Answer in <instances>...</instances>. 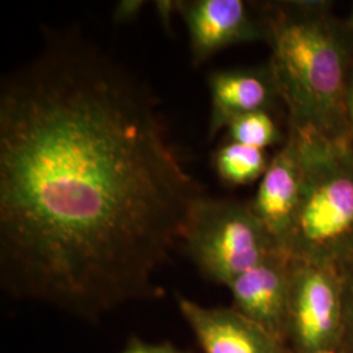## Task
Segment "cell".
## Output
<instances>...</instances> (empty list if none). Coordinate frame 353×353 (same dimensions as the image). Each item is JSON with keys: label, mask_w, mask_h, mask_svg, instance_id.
Here are the masks:
<instances>
[{"label": "cell", "mask_w": 353, "mask_h": 353, "mask_svg": "<svg viewBox=\"0 0 353 353\" xmlns=\"http://www.w3.org/2000/svg\"><path fill=\"white\" fill-rule=\"evenodd\" d=\"M303 189V166L297 141L292 131L271 156L265 174L259 179L250 208L279 249L288 252L292 229L299 211Z\"/></svg>", "instance_id": "7"}, {"label": "cell", "mask_w": 353, "mask_h": 353, "mask_svg": "<svg viewBox=\"0 0 353 353\" xmlns=\"http://www.w3.org/2000/svg\"><path fill=\"white\" fill-rule=\"evenodd\" d=\"M344 303V331L341 351L353 353V256L341 267Z\"/></svg>", "instance_id": "13"}, {"label": "cell", "mask_w": 353, "mask_h": 353, "mask_svg": "<svg viewBox=\"0 0 353 353\" xmlns=\"http://www.w3.org/2000/svg\"><path fill=\"white\" fill-rule=\"evenodd\" d=\"M344 23H345V26L353 32V3L352 6H351V10H350V12H348V16L345 17V20H344Z\"/></svg>", "instance_id": "18"}, {"label": "cell", "mask_w": 353, "mask_h": 353, "mask_svg": "<svg viewBox=\"0 0 353 353\" xmlns=\"http://www.w3.org/2000/svg\"><path fill=\"white\" fill-rule=\"evenodd\" d=\"M287 353H290V352H288V351H287ZM316 353H344V352H343V351H341V350H332V351H323V352H316Z\"/></svg>", "instance_id": "19"}, {"label": "cell", "mask_w": 353, "mask_h": 353, "mask_svg": "<svg viewBox=\"0 0 353 353\" xmlns=\"http://www.w3.org/2000/svg\"><path fill=\"white\" fill-rule=\"evenodd\" d=\"M293 132L303 166V189L288 254L339 267L353 256V145L313 130Z\"/></svg>", "instance_id": "3"}, {"label": "cell", "mask_w": 353, "mask_h": 353, "mask_svg": "<svg viewBox=\"0 0 353 353\" xmlns=\"http://www.w3.org/2000/svg\"><path fill=\"white\" fill-rule=\"evenodd\" d=\"M150 87L79 30L46 29L0 85V284L94 322L151 297L203 194Z\"/></svg>", "instance_id": "1"}, {"label": "cell", "mask_w": 353, "mask_h": 353, "mask_svg": "<svg viewBox=\"0 0 353 353\" xmlns=\"http://www.w3.org/2000/svg\"><path fill=\"white\" fill-rule=\"evenodd\" d=\"M323 0L261 6L268 63L288 112V127L348 139L344 94L353 68V32Z\"/></svg>", "instance_id": "2"}, {"label": "cell", "mask_w": 353, "mask_h": 353, "mask_svg": "<svg viewBox=\"0 0 353 353\" xmlns=\"http://www.w3.org/2000/svg\"><path fill=\"white\" fill-rule=\"evenodd\" d=\"M290 256L278 250L228 284L232 307L284 344Z\"/></svg>", "instance_id": "8"}, {"label": "cell", "mask_w": 353, "mask_h": 353, "mask_svg": "<svg viewBox=\"0 0 353 353\" xmlns=\"http://www.w3.org/2000/svg\"><path fill=\"white\" fill-rule=\"evenodd\" d=\"M153 7L156 14L160 20V24L164 28L165 32L172 36L173 34V14L178 13L176 1L174 0H157L153 1Z\"/></svg>", "instance_id": "16"}, {"label": "cell", "mask_w": 353, "mask_h": 353, "mask_svg": "<svg viewBox=\"0 0 353 353\" xmlns=\"http://www.w3.org/2000/svg\"><path fill=\"white\" fill-rule=\"evenodd\" d=\"M344 303L341 268L292 258L284 345L290 353L341 350Z\"/></svg>", "instance_id": "5"}, {"label": "cell", "mask_w": 353, "mask_h": 353, "mask_svg": "<svg viewBox=\"0 0 353 353\" xmlns=\"http://www.w3.org/2000/svg\"><path fill=\"white\" fill-rule=\"evenodd\" d=\"M211 112L208 140L242 115L274 112L281 102L278 84L270 63L256 67L214 70L208 77Z\"/></svg>", "instance_id": "9"}, {"label": "cell", "mask_w": 353, "mask_h": 353, "mask_svg": "<svg viewBox=\"0 0 353 353\" xmlns=\"http://www.w3.org/2000/svg\"><path fill=\"white\" fill-rule=\"evenodd\" d=\"M176 303L204 353H287L281 341L232 306H204L182 296Z\"/></svg>", "instance_id": "10"}, {"label": "cell", "mask_w": 353, "mask_h": 353, "mask_svg": "<svg viewBox=\"0 0 353 353\" xmlns=\"http://www.w3.org/2000/svg\"><path fill=\"white\" fill-rule=\"evenodd\" d=\"M344 118L348 131V139L353 145V68L348 77L344 94Z\"/></svg>", "instance_id": "17"}, {"label": "cell", "mask_w": 353, "mask_h": 353, "mask_svg": "<svg viewBox=\"0 0 353 353\" xmlns=\"http://www.w3.org/2000/svg\"><path fill=\"white\" fill-rule=\"evenodd\" d=\"M147 3L141 0H121L114 7L113 19L114 24H128L135 21L139 17L141 10L144 8Z\"/></svg>", "instance_id": "15"}, {"label": "cell", "mask_w": 353, "mask_h": 353, "mask_svg": "<svg viewBox=\"0 0 353 353\" xmlns=\"http://www.w3.org/2000/svg\"><path fill=\"white\" fill-rule=\"evenodd\" d=\"M176 10L188 29L190 57L196 67L230 46L265 42L261 6L245 0H178Z\"/></svg>", "instance_id": "6"}, {"label": "cell", "mask_w": 353, "mask_h": 353, "mask_svg": "<svg viewBox=\"0 0 353 353\" xmlns=\"http://www.w3.org/2000/svg\"><path fill=\"white\" fill-rule=\"evenodd\" d=\"M119 353H190L189 351L181 350L172 343H151L143 341L138 336L130 338L125 348Z\"/></svg>", "instance_id": "14"}, {"label": "cell", "mask_w": 353, "mask_h": 353, "mask_svg": "<svg viewBox=\"0 0 353 353\" xmlns=\"http://www.w3.org/2000/svg\"><path fill=\"white\" fill-rule=\"evenodd\" d=\"M228 139L267 151L280 147L287 134L279 126L272 112H255L233 119L227 127Z\"/></svg>", "instance_id": "12"}, {"label": "cell", "mask_w": 353, "mask_h": 353, "mask_svg": "<svg viewBox=\"0 0 353 353\" xmlns=\"http://www.w3.org/2000/svg\"><path fill=\"white\" fill-rule=\"evenodd\" d=\"M270 159L263 150L228 140L214 152V170L227 185L245 186L262 178Z\"/></svg>", "instance_id": "11"}, {"label": "cell", "mask_w": 353, "mask_h": 353, "mask_svg": "<svg viewBox=\"0 0 353 353\" xmlns=\"http://www.w3.org/2000/svg\"><path fill=\"white\" fill-rule=\"evenodd\" d=\"M181 241L203 278L225 287L281 250L249 203L214 199L205 194L194 203Z\"/></svg>", "instance_id": "4"}]
</instances>
